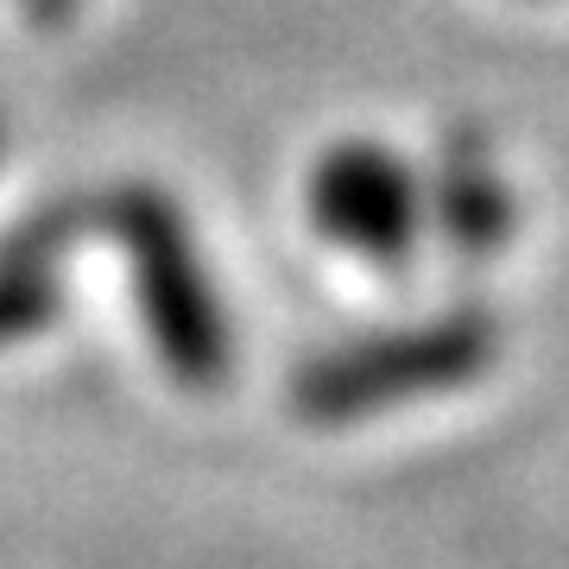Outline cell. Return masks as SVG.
I'll return each mask as SVG.
<instances>
[{
	"mask_svg": "<svg viewBox=\"0 0 569 569\" xmlns=\"http://www.w3.org/2000/svg\"><path fill=\"white\" fill-rule=\"evenodd\" d=\"M89 234H108L121 247L140 329L164 373L190 392L222 387L234 367V323L178 197L159 183H114L89 197Z\"/></svg>",
	"mask_w": 569,
	"mask_h": 569,
	"instance_id": "obj_1",
	"label": "cell"
},
{
	"mask_svg": "<svg viewBox=\"0 0 569 569\" xmlns=\"http://www.w3.org/2000/svg\"><path fill=\"white\" fill-rule=\"evenodd\" d=\"M493 361H500V323L488 310H443V317L373 329L310 355L291 373V411L317 430L367 425V418L406 411L411 399L475 387Z\"/></svg>",
	"mask_w": 569,
	"mask_h": 569,
	"instance_id": "obj_2",
	"label": "cell"
},
{
	"mask_svg": "<svg viewBox=\"0 0 569 569\" xmlns=\"http://www.w3.org/2000/svg\"><path fill=\"white\" fill-rule=\"evenodd\" d=\"M305 216L336 253L399 272L425 234V183L387 140H336L305 178Z\"/></svg>",
	"mask_w": 569,
	"mask_h": 569,
	"instance_id": "obj_3",
	"label": "cell"
},
{
	"mask_svg": "<svg viewBox=\"0 0 569 569\" xmlns=\"http://www.w3.org/2000/svg\"><path fill=\"white\" fill-rule=\"evenodd\" d=\"M425 216L437 222L443 247H456V260H493L500 247L512 241V222H519V203H512V183L493 159V146L475 133V127H456L443 146H437V164H430V190H425Z\"/></svg>",
	"mask_w": 569,
	"mask_h": 569,
	"instance_id": "obj_4",
	"label": "cell"
},
{
	"mask_svg": "<svg viewBox=\"0 0 569 569\" xmlns=\"http://www.w3.org/2000/svg\"><path fill=\"white\" fill-rule=\"evenodd\" d=\"M82 234H89V203H58L0 241V348L58 323L63 266H70Z\"/></svg>",
	"mask_w": 569,
	"mask_h": 569,
	"instance_id": "obj_5",
	"label": "cell"
},
{
	"mask_svg": "<svg viewBox=\"0 0 569 569\" xmlns=\"http://www.w3.org/2000/svg\"><path fill=\"white\" fill-rule=\"evenodd\" d=\"M20 7H26V20H32V26H63L82 0H20Z\"/></svg>",
	"mask_w": 569,
	"mask_h": 569,
	"instance_id": "obj_6",
	"label": "cell"
},
{
	"mask_svg": "<svg viewBox=\"0 0 569 569\" xmlns=\"http://www.w3.org/2000/svg\"><path fill=\"white\" fill-rule=\"evenodd\" d=\"M0 140H7V133H0Z\"/></svg>",
	"mask_w": 569,
	"mask_h": 569,
	"instance_id": "obj_7",
	"label": "cell"
}]
</instances>
